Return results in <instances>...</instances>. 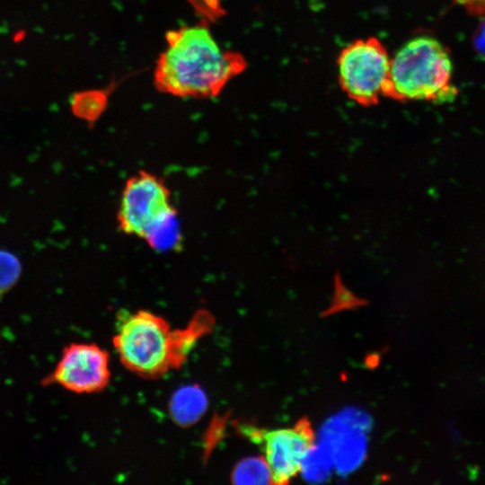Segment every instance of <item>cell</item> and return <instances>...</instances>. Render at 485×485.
<instances>
[{
    "label": "cell",
    "mask_w": 485,
    "mask_h": 485,
    "mask_svg": "<svg viewBox=\"0 0 485 485\" xmlns=\"http://www.w3.org/2000/svg\"><path fill=\"white\" fill-rule=\"evenodd\" d=\"M165 40L166 48L155 63L154 83L167 94L216 97L247 66L242 54L221 48L204 20L167 31Z\"/></svg>",
    "instance_id": "obj_1"
},
{
    "label": "cell",
    "mask_w": 485,
    "mask_h": 485,
    "mask_svg": "<svg viewBox=\"0 0 485 485\" xmlns=\"http://www.w3.org/2000/svg\"><path fill=\"white\" fill-rule=\"evenodd\" d=\"M452 74L445 48L434 38L419 36L406 42L392 57L384 96L401 101H448L457 93Z\"/></svg>",
    "instance_id": "obj_2"
},
{
    "label": "cell",
    "mask_w": 485,
    "mask_h": 485,
    "mask_svg": "<svg viewBox=\"0 0 485 485\" xmlns=\"http://www.w3.org/2000/svg\"><path fill=\"white\" fill-rule=\"evenodd\" d=\"M121 364L144 378H158L181 366L176 330L162 316L146 310L123 314L112 339Z\"/></svg>",
    "instance_id": "obj_3"
},
{
    "label": "cell",
    "mask_w": 485,
    "mask_h": 485,
    "mask_svg": "<svg viewBox=\"0 0 485 485\" xmlns=\"http://www.w3.org/2000/svg\"><path fill=\"white\" fill-rule=\"evenodd\" d=\"M391 60L387 48L376 37L357 40L340 53L339 84L341 90L361 105H373L384 96Z\"/></svg>",
    "instance_id": "obj_4"
},
{
    "label": "cell",
    "mask_w": 485,
    "mask_h": 485,
    "mask_svg": "<svg viewBox=\"0 0 485 485\" xmlns=\"http://www.w3.org/2000/svg\"><path fill=\"white\" fill-rule=\"evenodd\" d=\"M176 209L163 180L144 170L131 175L122 189L117 211L119 229L143 238L156 221Z\"/></svg>",
    "instance_id": "obj_5"
},
{
    "label": "cell",
    "mask_w": 485,
    "mask_h": 485,
    "mask_svg": "<svg viewBox=\"0 0 485 485\" xmlns=\"http://www.w3.org/2000/svg\"><path fill=\"white\" fill-rule=\"evenodd\" d=\"M242 434L263 452L274 484H287L301 472L303 459L314 445L309 420L300 419L292 428L265 429L242 425Z\"/></svg>",
    "instance_id": "obj_6"
},
{
    "label": "cell",
    "mask_w": 485,
    "mask_h": 485,
    "mask_svg": "<svg viewBox=\"0 0 485 485\" xmlns=\"http://www.w3.org/2000/svg\"><path fill=\"white\" fill-rule=\"evenodd\" d=\"M110 381L109 352L95 343H71L63 348L57 366L41 384L81 394L101 392Z\"/></svg>",
    "instance_id": "obj_7"
},
{
    "label": "cell",
    "mask_w": 485,
    "mask_h": 485,
    "mask_svg": "<svg viewBox=\"0 0 485 485\" xmlns=\"http://www.w3.org/2000/svg\"><path fill=\"white\" fill-rule=\"evenodd\" d=\"M208 405L204 391L196 384L177 390L171 398L169 410L172 420L181 427H190L205 414Z\"/></svg>",
    "instance_id": "obj_8"
},
{
    "label": "cell",
    "mask_w": 485,
    "mask_h": 485,
    "mask_svg": "<svg viewBox=\"0 0 485 485\" xmlns=\"http://www.w3.org/2000/svg\"><path fill=\"white\" fill-rule=\"evenodd\" d=\"M142 239L156 251H179L183 239L177 209L152 225Z\"/></svg>",
    "instance_id": "obj_9"
},
{
    "label": "cell",
    "mask_w": 485,
    "mask_h": 485,
    "mask_svg": "<svg viewBox=\"0 0 485 485\" xmlns=\"http://www.w3.org/2000/svg\"><path fill=\"white\" fill-rule=\"evenodd\" d=\"M70 106L76 118L93 125L107 109L108 94L100 89L77 92L73 94Z\"/></svg>",
    "instance_id": "obj_10"
},
{
    "label": "cell",
    "mask_w": 485,
    "mask_h": 485,
    "mask_svg": "<svg viewBox=\"0 0 485 485\" xmlns=\"http://www.w3.org/2000/svg\"><path fill=\"white\" fill-rule=\"evenodd\" d=\"M231 480L235 484L272 483L271 472L263 456L242 459L234 467Z\"/></svg>",
    "instance_id": "obj_11"
},
{
    "label": "cell",
    "mask_w": 485,
    "mask_h": 485,
    "mask_svg": "<svg viewBox=\"0 0 485 485\" xmlns=\"http://www.w3.org/2000/svg\"><path fill=\"white\" fill-rule=\"evenodd\" d=\"M330 471V457L323 450L316 448L313 445L303 459L301 472L310 480L323 481Z\"/></svg>",
    "instance_id": "obj_12"
},
{
    "label": "cell",
    "mask_w": 485,
    "mask_h": 485,
    "mask_svg": "<svg viewBox=\"0 0 485 485\" xmlns=\"http://www.w3.org/2000/svg\"><path fill=\"white\" fill-rule=\"evenodd\" d=\"M22 273L19 258L6 250H0V295L10 291L18 282Z\"/></svg>",
    "instance_id": "obj_13"
},
{
    "label": "cell",
    "mask_w": 485,
    "mask_h": 485,
    "mask_svg": "<svg viewBox=\"0 0 485 485\" xmlns=\"http://www.w3.org/2000/svg\"><path fill=\"white\" fill-rule=\"evenodd\" d=\"M193 5L197 11H199L206 19L216 18L218 13H222V8L217 0H192Z\"/></svg>",
    "instance_id": "obj_14"
},
{
    "label": "cell",
    "mask_w": 485,
    "mask_h": 485,
    "mask_svg": "<svg viewBox=\"0 0 485 485\" xmlns=\"http://www.w3.org/2000/svg\"><path fill=\"white\" fill-rule=\"evenodd\" d=\"M470 13L485 16V0H454Z\"/></svg>",
    "instance_id": "obj_15"
},
{
    "label": "cell",
    "mask_w": 485,
    "mask_h": 485,
    "mask_svg": "<svg viewBox=\"0 0 485 485\" xmlns=\"http://www.w3.org/2000/svg\"><path fill=\"white\" fill-rule=\"evenodd\" d=\"M474 47L479 54L485 57V21L479 26L475 32Z\"/></svg>",
    "instance_id": "obj_16"
}]
</instances>
